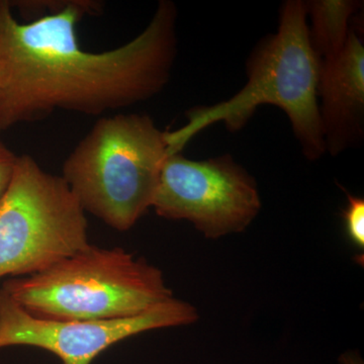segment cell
Returning a JSON list of instances; mask_svg holds the SVG:
<instances>
[{"label": "cell", "instance_id": "obj_10", "mask_svg": "<svg viewBox=\"0 0 364 364\" xmlns=\"http://www.w3.org/2000/svg\"><path fill=\"white\" fill-rule=\"evenodd\" d=\"M348 203L343 210L345 232L349 240L363 250L364 248V200L347 193Z\"/></svg>", "mask_w": 364, "mask_h": 364}, {"label": "cell", "instance_id": "obj_8", "mask_svg": "<svg viewBox=\"0 0 364 364\" xmlns=\"http://www.w3.org/2000/svg\"><path fill=\"white\" fill-rule=\"evenodd\" d=\"M318 97L326 152L335 156L363 136L364 45L352 28L338 56L321 61Z\"/></svg>", "mask_w": 364, "mask_h": 364}, {"label": "cell", "instance_id": "obj_11", "mask_svg": "<svg viewBox=\"0 0 364 364\" xmlns=\"http://www.w3.org/2000/svg\"><path fill=\"white\" fill-rule=\"evenodd\" d=\"M18 157L0 136V198L4 196L11 181Z\"/></svg>", "mask_w": 364, "mask_h": 364}, {"label": "cell", "instance_id": "obj_2", "mask_svg": "<svg viewBox=\"0 0 364 364\" xmlns=\"http://www.w3.org/2000/svg\"><path fill=\"white\" fill-rule=\"evenodd\" d=\"M306 2L289 0L280 11L279 30L260 41L246 64L248 81L233 97L212 107L188 112V124L166 132L168 154L182 148L208 127L225 124L237 132L247 124L256 109L272 105L291 119L306 158L318 159L326 152L318 111L321 59L309 36Z\"/></svg>", "mask_w": 364, "mask_h": 364}, {"label": "cell", "instance_id": "obj_6", "mask_svg": "<svg viewBox=\"0 0 364 364\" xmlns=\"http://www.w3.org/2000/svg\"><path fill=\"white\" fill-rule=\"evenodd\" d=\"M152 208L160 217L186 220L208 239L240 233L261 210L255 179L231 155L195 161L181 153L163 163Z\"/></svg>", "mask_w": 364, "mask_h": 364}, {"label": "cell", "instance_id": "obj_9", "mask_svg": "<svg viewBox=\"0 0 364 364\" xmlns=\"http://www.w3.org/2000/svg\"><path fill=\"white\" fill-rule=\"evenodd\" d=\"M306 16L312 26L309 28L311 45L321 61L338 56L346 44L349 21L359 9L351 0H314L306 2Z\"/></svg>", "mask_w": 364, "mask_h": 364}, {"label": "cell", "instance_id": "obj_3", "mask_svg": "<svg viewBox=\"0 0 364 364\" xmlns=\"http://www.w3.org/2000/svg\"><path fill=\"white\" fill-rule=\"evenodd\" d=\"M2 289L33 317L107 321L143 315L174 298L161 270L123 248L87 247Z\"/></svg>", "mask_w": 364, "mask_h": 364}, {"label": "cell", "instance_id": "obj_5", "mask_svg": "<svg viewBox=\"0 0 364 364\" xmlns=\"http://www.w3.org/2000/svg\"><path fill=\"white\" fill-rule=\"evenodd\" d=\"M88 245L85 212L68 184L18 156L0 198V279L43 272Z\"/></svg>", "mask_w": 364, "mask_h": 364}, {"label": "cell", "instance_id": "obj_4", "mask_svg": "<svg viewBox=\"0 0 364 364\" xmlns=\"http://www.w3.org/2000/svg\"><path fill=\"white\" fill-rule=\"evenodd\" d=\"M168 155L166 132L149 116L102 117L66 158L62 178L85 213L128 231L152 208Z\"/></svg>", "mask_w": 364, "mask_h": 364}, {"label": "cell", "instance_id": "obj_7", "mask_svg": "<svg viewBox=\"0 0 364 364\" xmlns=\"http://www.w3.org/2000/svg\"><path fill=\"white\" fill-rule=\"evenodd\" d=\"M196 309L172 298L143 315L119 320L62 321L33 317L0 289V348L32 346L62 364H91L107 348L140 333L198 321Z\"/></svg>", "mask_w": 364, "mask_h": 364}, {"label": "cell", "instance_id": "obj_1", "mask_svg": "<svg viewBox=\"0 0 364 364\" xmlns=\"http://www.w3.org/2000/svg\"><path fill=\"white\" fill-rule=\"evenodd\" d=\"M49 13L21 23L0 0V133L55 111L98 116L155 97L176 56V4L163 0L140 35L117 49L81 48L77 23L100 13L85 0L48 1Z\"/></svg>", "mask_w": 364, "mask_h": 364}]
</instances>
